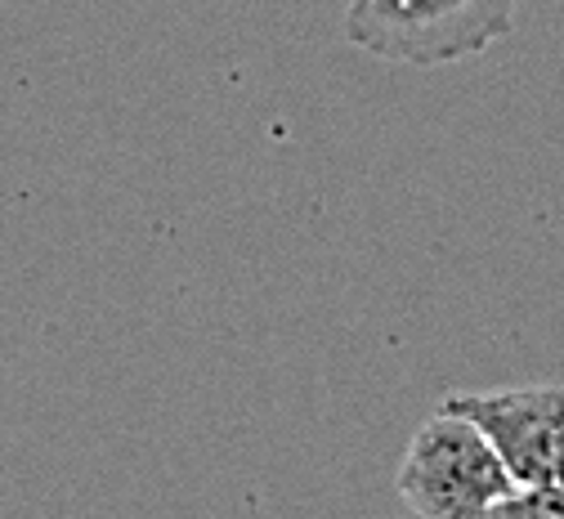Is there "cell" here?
Masks as SVG:
<instances>
[{"label": "cell", "instance_id": "obj_1", "mask_svg": "<svg viewBox=\"0 0 564 519\" xmlns=\"http://www.w3.org/2000/svg\"><path fill=\"white\" fill-rule=\"evenodd\" d=\"M516 28V0H349L345 36L372 58L444 67L479 58Z\"/></svg>", "mask_w": 564, "mask_h": 519}, {"label": "cell", "instance_id": "obj_3", "mask_svg": "<svg viewBox=\"0 0 564 519\" xmlns=\"http://www.w3.org/2000/svg\"><path fill=\"white\" fill-rule=\"evenodd\" d=\"M448 412L466 417L511 471L516 484H555L564 457V390L524 386L492 394H453Z\"/></svg>", "mask_w": 564, "mask_h": 519}, {"label": "cell", "instance_id": "obj_4", "mask_svg": "<svg viewBox=\"0 0 564 519\" xmlns=\"http://www.w3.org/2000/svg\"><path fill=\"white\" fill-rule=\"evenodd\" d=\"M479 519H564V488L560 484H516Z\"/></svg>", "mask_w": 564, "mask_h": 519}, {"label": "cell", "instance_id": "obj_2", "mask_svg": "<svg viewBox=\"0 0 564 519\" xmlns=\"http://www.w3.org/2000/svg\"><path fill=\"white\" fill-rule=\"evenodd\" d=\"M511 488L516 479L492 443L448 408L412 434L399 466V497L416 519H479Z\"/></svg>", "mask_w": 564, "mask_h": 519}, {"label": "cell", "instance_id": "obj_5", "mask_svg": "<svg viewBox=\"0 0 564 519\" xmlns=\"http://www.w3.org/2000/svg\"><path fill=\"white\" fill-rule=\"evenodd\" d=\"M555 484L564 488V457H560V471H555Z\"/></svg>", "mask_w": 564, "mask_h": 519}]
</instances>
